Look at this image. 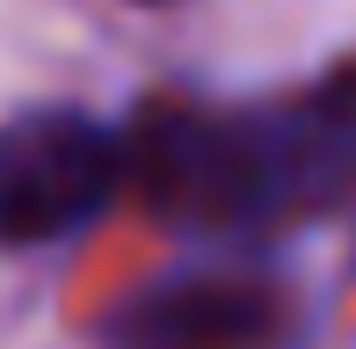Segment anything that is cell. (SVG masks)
<instances>
[{
	"label": "cell",
	"instance_id": "3957f363",
	"mask_svg": "<svg viewBox=\"0 0 356 349\" xmlns=\"http://www.w3.org/2000/svg\"><path fill=\"white\" fill-rule=\"evenodd\" d=\"M291 298L262 277H175L102 327L109 349H291Z\"/></svg>",
	"mask_w": 356,
	"mask_h": 349
},
{
	"label": "cell",
	"instance_id": "6da1fadb",
	"mask_svg": "<svg viewBox=\"0 0 356 349\" xmlns=\"http://www.w3.org/2000/svg\"><path fill=\"white\" fill-rule=\"evenodd\" d=\"M124 174L189 233H277L356 204V66L277 102H153L124 131Z\"/></svg>",
	"mask_w": 356,
	"mask_h": 349
},
{
	"label": "cell",
	"instance_id": "7a4b0ae2",
	"mask_svg": "<svg viewBox=\"0 0 356 349\" xmlns=\"http://www.w3.org/2000/svg\"><path fill=\"white\" fill-rule=\"evenodd\" d=\"M124 189V131L88 109L37 102L0 117V241H66Z\"/></svg>",
	"mask_w": 356,
	"mask_h": 349
}]
</instances>
